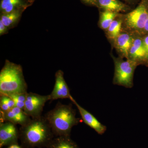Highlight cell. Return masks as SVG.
Wrapping results in <instances>:
<instances>
[{
    "label": "cell",
    "mask_w": 148,
    "mask_h": 148,
    "mask_svg": "<svg viewBox=\"0 0 148 148\" xmlns=\"http://www.w3.org/2000/svg\"><path fill=\"white\" fill-rule=\"evenodd\" d=\"M19 139L25 148H46L55 137L45 117L32 118L19 129Z\"/></svg>",
    "instance_id": "6da1fadb"
},
{
    "label": "cell",
    "mask_w": 148,
    "mask_h": 148,
    "mask_svg": "<svg viewBox=\"0 0 148 148\" xmlns=\"http://www.w3.org/2000/svg\"><path fill=\"white\" fill-rule=\"evenodd\" d=\"M76 115V111L73 108L71 103L66 105L58 102L44 116L55 137H71L72 128L80 122Z\"/></svg>",
    "instance_id": "7a4b0ae2"
},
{
    "label": "cell",
    "mask_w": 148,
    "mask_h": 148,
    "mask_svg": "<svg viewBox=\"0 0 148 148\" xmlns=\"http://www.w3.org/2000/svg\"><path fill=\"white\" fill-rule=\"evenodd\" d=\"M22 67L6 60L0 72V95L10 96L27 92Z\"/></svg>",
    "instance_id": "3957f363"
},
{
    "label": "cell",
    "mask_w": 148,
    "mask_h": 148,
    "mask_svg": "<svg viewBox=\"0 0 148 148\" xmlns=\"http://www.w3.org/2000/svg\"><path fill=\"white\" fill-rule=\"evenodd\" d=\"M113 58L115 65L114 84L131 88L133 86V76L138 64L128 59L123 60L122 58Z\"/></svg>",
    "instance_id": "277c9868"
},
{
    "label": "cell",
    "mask_w": 148,
    "mask_h": 148,
    "mask_svg": "<svg viewBox=\"0 0 148 148\" xmlns=\"http://www.w3.org/2000/svg\"><path fill=\"white\" fill-rule=\"evenodd\" d=\"M148 18V0H142L136 8L123 16L125 26L130 33L143 32Z\"/></svg>",
    "instance_id": "5b68a950"
},
{
    "label": "cell",
    "mask_w": 148,
    "mask_h": 148,
    "mask_svg": "<svg viewBox=\"0 0 148 148\" xmlns=\"http://www.w3.org/2000/svg\"><path fill=\"white\" fill-rule=\"evenodd\" d=\"M49 95H41L34 92L27 93L24 111L31 118L42 116L44 107L50 101Z\"/></svg>",
    "instance_id": "8992f818"
},
{
    "label": "cell",
    "mask_w": 148,
    "mask_h": 148,
    "mask_svg": "<svg viewBox=\"0 0 148 148\" xmlns=\"http://www.w3.org/2000/svg\"><path fill=\"white\" fill-rule=\"evenodd\" d=\"M19 130L16 125L7 121L0 122V148L18 144Z\"/></svg>",
    "instance_id": "52a82bcc"
},
{
    "label": "cell",
    "mask_w": 148,
    "mask_h": 148,
    "mask_svg": "<svg viewBox=\"0 0 148 148\" xmlns=\"http://www.w3.org/2000/svg\"><path fill=\"white\" fill-rule=\"evenodd\" d=\"M49 95L50 101L65 98L70 99L72 96L69 86L64 79V72L61 70H58L56 73L55 84Z\"/></svg>",
    "instance_id": "ba28073f"
},
{
    "label": "cell",
    "mask_w": 148,
    "mask_h": 148,
    "mask_svg": "<svg viewBox=\"0 0 148 148\" xmlns=\"http://www.w3.org/2000/svg\"><path fill=\"white\" fill-rule=\"evenodd\" d=\"M31 119L24 110L16 106L7 112H1V121L10 122L16 125L23 126L29 122Z\"/></svg>",
    "instance_id": "9c48e42d"
},
{
    "label": "cell",
    "mask_w": 148,
    "mask_h": 148,
    "mask_svg": "<svg viewBox=\"0 0 148 148\" xmlns=\"http://www.w3.org/2000/svg\"><path fill=\"white\" fill-rule=\"evenodd\" d=\"M70 100L76 106L83 120L86 124L94 130L99 135H102L105 133L107 130L106 126L101 123L92 114L79 106L72 96Z\"/></svg>",
    "instance_id": "30bf717a"
},
{
    "label": "cell",
    "mask_w": 148,
    "mask_h": 148,
    "mask_svg": "<svg viewBox=\"0 0 148 148\" xmlns=\"http://www.w3.org/2000/svg\"><path fill=\"white\" fill-rule=\"evenodd\" d=\"M127 59L134 61L138 65L148 60L147 53L143 43V38L135 37L130 49Z\"/></svg>",
    "instance_id": "8fae6325"
},
{
    "label": "cell",
    "mask_w": 148,
    "mask_h": 148,
    "mask_svg": "<svg viewBox=\"0 0 148 148\" xmlns=\"http://www.w3.org/2000/svg\"><path fill=\"white\" fill-rule=\"evenodd\" d=\"M135 36L132 33L121 32L114 41V46L122 57L128 58L130 49Z\"/></svg>",
    "instance_id": "7c38bea8"
},
{
    "label": "cell",
    "mask_w": 148,
    "mask_h": 148,
    "mask_svg": "<svg viewBox=\"0 0 148 148\" xmlns=\"http://www.w3.org/2000/svg\"><path fill=\"white\" fill-rule=\"evenodd\" d=\"M94 5L104 10L117 13L129 10L128 6L119 0H95Z\"/></svg>",
    "instance_id": "4fadbf2b"
},
{
    "label": "cell",
    "mask_w": 148,
    "mask_h": 148,
    "mask_svg": "<svg viewBox=\"0 0 148 148\" xmlns=\"http://www.w3.org/2000/svg\"><path fill=\"white\" fill-rule=\"evenodd\" d=\"M45 148H80L71 137H55Z\"/></svg>",
    "instance_id": "5bb4252c"
},
{
    "label": "cell",
    "mask_w": 148,
    "mask_h": 148,
    "mask_svg": "<svg viewBox=\"0 0 148 148\" xmlns=\"http://www.w3.org/2000/svg\"><path fill=\"white\" fill-rule=\"evenodd\" d=\"M22 10V9H21ZM21 10H18L8 13L2 14L0 21L8 28L10 29L18 23L22 13Z\"/></svg>",
    "instance_id": "9a60e30c"
},
{
    "label": "cell",
    "mask_w": 148,
    "mask_h": 148,
    "mask_svg": "<svg viewBox=\"0 0 148 148\" xmlns=\"http://www.w3.org/2000/svg\"><path fill=\"white\" fill-rule=\"evenodd\" d=\"M25 6L22 0H1L0 9L2 14L22 9Z\"/></svg>",
    "instance_id": "2e32d148"
},
{
    "label": "cell",
    "mask_w": 148,
    "mask_h": 148,
    "mask_svg": "<svg viewBox=\"0 0 148 148\" xmlns=\"http://www.w3.org/2000/svg\"><path fill=\"white\" fill-rule=\"evenodd\" d=\"M119 15L114 19L110 27L106 31L108 38L113 41L121 33L123 19L122 17H119Z\"/></svg>",
    "instance_id": "e0dca14e"
},
{
    "label": "cell",
    "mask_w": 148,
    "mask_h": 148,
    "mask_svg": "<svg viewBox=\"0 0 148 148\" xmlns=\"http://www.w3.org/2000/svg\"><path fill=\"white\" fill-rule=\"evenodd\" d=\"M119 15V13L104 10L103 12H101L99 20V25L101 28L106 31L114 19Z\"/></svg>",
    "instance_id": "ac0fdd59"
},
{
    "label": "cell",
    "mask_w": 148,
    "mask_h": 148,
    "mask_svg": "<svg viewBox=\"0 0 148 148\" xmlns=\"http://www.w3.org/2000/svg\"><path fill=\"white\" fill-rule=\"evenodd\" d=\"M15 107V103L10 96L0 95V110L1 112H5Z\"/></svg>",
    "instance_id": "d6986e66"
},
{
    "label": "cell",
    "mask_w": 148,
    "mask_h": 148,
    "mask_svg": "<svg viewBox=\"0 0 148 148\" xmlns=\"http://www.w3.org/2000/svg\"><path fill=\"white\" fill-rule=\"evenodd\" d=\"M27 93H17L11 95L10 97L13 99L15 103V106L24 110Z\"/></svg>",
    "instance_id": "ffe728a7"
},
{
    "label": "cell",
    "mask_w": 148,
    "mask_h": 148,
    "mask_svg": "<svg viewBox=\"0 0 148 148\" xmlns=\"http://www.w3.org/2000/svg\"><path fill=\"white\" fill-rule=\"evenodd\" d=\"M8 29L4 25L2 21H0V35L2 36L7 34L8 32Z\"/></svg>",
    "instance_id": "44dd1931"
},
{
    "label": "cell",
    "mask_w": 148,
    "mask_h": 148,
    "mask_svg": "<svg viewBox=\"0 0 148 148\" xmlns=\"http://www.w3.org/2000/svg\"><path fill=\"white\" fill-rule=\"evenodd\" d=\"M143 41L144 46H145L146 51H147V53L148 58V35L145 38H143Z\"/></svg>",
    "instance_id": "7402d4cb"
},
{
    "label": "cell",
    "mask_w": 148,
    "mask_h": 148,
    "mask_svg": "<svg viewBox=\"0 0 148 148\" xmlns=\"http://www.w3.org/2000/svg\"><path fill=\"white\" fill-rule=\"evenodd\" d=\"M143 32H145V33H148V18L147 19V21H146L145 24V27H144Z\"/></svg>",
    "instance_id": "603a6c76"
},
{
    "label": "cell",
    "mask_w": 148,
    "mask_h": 148,
    "mask_svg": "<svg viewBox=\"0 0 148 148\" xmlns=\"http://www.w3.org/2000/svg\"><path fill=\"white\" fill-rule=\"evenodd\" d=\"M85 3L90 4L94 5L95 0H82Z\"/></svg>",
    "instance_id": "cb8c5ba5"
},
{
    "label": "cell",
    "mask_w": 148,
    "mask_h": 148,
    "mask_svg": "<svg viewBox=\"0 0 148 148\" xmlns=\"http://www.w3.org/2000/svg\"><path fill=\"white\" fill-rule=\"evenodd\" d=\"M8 148H21L20 146H18V144H14L9 146Z\"/></svg>",
    "instance_id": "d4e9b609"
},
{
    "label": "cell",
    "mask_w": 148,
    "mask_h": 148,
    "mask_svg": "<svg viewBox=\"0 0 148 148\" xmlns=\"http://www.w3.org/2000/svg\"><path fill=\"white\" fill-rule=\"evenodd\" d=\"M125 1H131V0H125Z\"/></svg>",
    "instance_id": "484cf974"
},
{
    "label": "cell",
    "mask_w": 148,
    "mask_h": 148,
    "mask_svg": "<svg viewBox=\"0 0 148 148\" xmlns=\"http://www.w3.org/2000/svg\"></svg>",
    "instance_id": "4316f807"
}]
</instances>
